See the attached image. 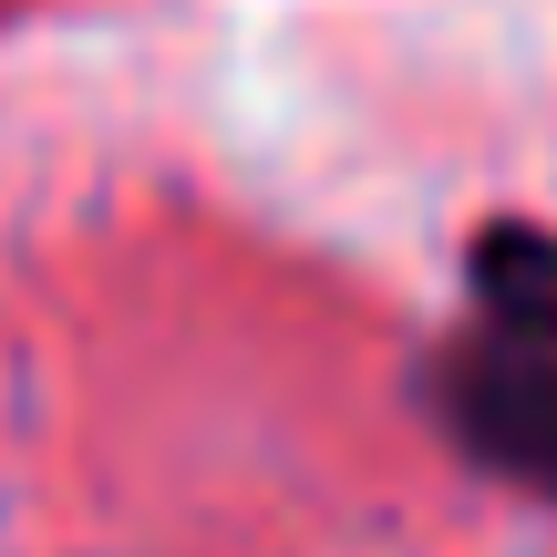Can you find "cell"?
Masks as SVG:
<instances>
[{"mask_svg": "<svg viewBox=\"0 0 557 557\" xmlns=\"http://www.w3.org/2000/svg\"><path fill=\"white\" fill-rule=\"evenodd\" d=\"M403 403L475 485L557 517V351L455 320L403 361Z\"/></svg>", "mask_w": 557, "mask_h": 557, "instance_id": "obj_1", "label": "cell"}, {"mask_svg": "<svg viewBox=\"0 0 557 557\" xmlns=\"http://www.w3.org/2000/svg\"><path fill=\"white\" fill-rule=\"evenodd\" d=\"M455 289H465V320L475 331L557 351V218H527V207L475 218L465 248H455Z\"/></svg>", "mask_w": 557, "mask_h": 557, "instance_id": "obj_2", "label": "cell"}]
</instances>
